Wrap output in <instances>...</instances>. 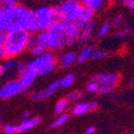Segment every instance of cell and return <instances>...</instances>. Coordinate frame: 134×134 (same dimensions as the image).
Wrapping results in <instances>:
<instances>
[{
    "mask_svg": "<svg viewBox=\"0 0 134 134\" xmlns=\"http://www.w3.org/2000/svg\"><path fill=\"white\" fill-rule=\"evenodd\" d=\"M14 16H15V20H22L30 12V9L25 6V5L18 4L14 8Z\"/></svg>",
    "mask_w": 134,
    "mask_h": 134,
    "instance_id": "cell-18",
    "label": "cell"
},
{
    "mask_svg": "<svg viewBox=\"0 0 134 134\" xmlns=\"http://www.w3.org/2000/svg\"><path fill=\"white\" fill-rule=\"evenodd\" d=\"M74 81H75V76L73 74H67L65 77H63L62 79L59 80V85L62 88H69L73 85Z\"/></svg>",
    "mask_w": 134,
    "mask_h": 134,
    "instance_id": "cell-24",
    "label": "cell"
},
{
    "mask_svg": "<svg viewBox=\"0 0 134 134\" xmlns=\"http://www.w3.org/2000/svg\"><path fill=\"white\" fill-rule=\"evenodd\" d=\"M125 5L129 9H134V0H126Z\"/></svg>",
    "mask_w": 134,
    "mask_h": 134,
    "instance_id": "cell-38",
    "label": "cell"
},
{
    "mask_svg": "<svg viewBox=\"0 0 134 134\" xmlns=\"http://www.w3.org/2000/svg\"><path fill=\"white\" fill-rule=\"evenodd\" d=\"M79 1L83 6L89 8L94 12L99 9V8L101 7V5L103 3L101 0H79Z\"/></svg>",
    "mask_w": 134,
    "mask_h": 134,
    "instance_id": "cell-21",
    "label": "cell"
},
{
    "mask_svg": "<svg viewBox=\"0 0 134 134\" xmlns=\"http://www.w3.org/2000/svg\"><path fill=\"white\" fill-rule=\"evenodd\" d=\"M130 32H131V30H130V27H125V28L121 29V30H117L116 32H114L113 34V36H114V38H127L130 34Z\"/></svg>",
    "mask_w": 134,
    "mask_h": 134,
    "instance_id": "cell-28",
    "label": "cell"
},
{
    "mask_svg": "<svg viewBox=\"0 0 134 134\" xmlns=\"http://www.w3.org/2000/svg\"><path fill=\"white\" fill-rule=\"evenodd\" d=\"M119 80L118 73H98L92 76V81H95L100 85L114 86Z\"/></svg>",
    "mask_w": 134,
    "mask_h": 134,
    "instance_id": "cell-10",
    "label": "cell"
},
{
    "mask_svg": "<svg viewBox=\"0 0 134 134\" xmlns=\"http://www.w3.org/2000/svg\"><path fill=\"white\" fill-rule=\"evenodd\" d=\"M0 121H1V116H0Z\"/></svg>",
    "mask_w": 134,
    "mask_h": 134,
    "instance_id": "cell-47",
    "label": "cell"
},
{
    "mask_svg": "<svg viewBox=\"0 0 134 134\" xmlns=\"http://www.w3.org/2000/svg\"><path fill=\"white\" fill-rule=\"evenodd\" d=\"M18 5L17 0H2V7L7 9H14Z\"/></svg>",
    "mask_w": 134,
    "mask_h": 134,
    "instance_id": "cell-35",
    "label": "cell"
},
{
    "mask_svg": "<svg viewBox=\"0 0 134 134\" xmlns=\"http://www.w3.org/2000/svg\"><path fill=\"white\" fill-rule=\"evenodd\" d=\"M37 76H38V75H37L35 72L29 69L28 71H27L25 75H23V76L20 77L19 82H20L21 85H22V87L24 88V90L29 89V88L33 85V83H34V82H35V80H36Z\"/></svg>",
    "mask_w": 134,
    "mask_h": 134,
    "instance_id": "cell-13",
    "label": "cell"
},
{
    "mask_svg": "<svg viewBox=\"0 0 134 134\" xmlns=\"http://www.w3.org/2000/svg\"><path fill=\"white\" fill-rule=\"evenodd\" d=\"M83 96V92L80 90H73V91L69 92L67 96V99L69 100V102L70 103H77L80 98Z\"/></svg>",
    "mask_w": 134,
    "mask_h": 134,
    "instance_id": "cell-26",
    "label": "cell"
},
{
    "mask_svg": "<svg viewBox=\"0 0 134 134\" xmlns=\"http://www.w3.org/2000/svg\"><path fill=\"white\" fill-rule=\"evenodd\" d=\"M22 119L23 120H28V119H30V113L27 112V111H25V112L23 113Z\"/></svg>",
    "mask_w": 134,
    "mask_h": 134,
    "instance_id": "cell-42",
    "label": "cell"
},
{
    "mask_svg": "<svg viewBox=\"0 0 134 134\" xmlns=\"http://www.w3.org/2000/svg\"><path fill=\"white\" fill-rule=\"evenodd\" d=\"M78 62V54L74 51H64L57 58V65L61 69H69Z\"/></svg>",
    "mask_w": 134,
    "mask_h": 134,
    "instance_id": "cell-9",
    "label": "cell"
},
{
    "mask_svg": "<svg viewBox=\"0 0 134 134\" xmlns=\"http://www.w3.org/2000/svg\"><path fill=\"white\" fill-rule=\"evenodd\" d=\"M68 119H69V114H66V113H63V114H59L57 116V118L50 125V129L54 130V129H57V127H61V126H63L67 122Z\"/></svg>",
    "mask_w": 134,
    "mask_h": 134,
    "instance_id": "cell-22",
    "label": "cell"
},
{
    "mask_svg": "<svg viewBox=\"0 0 134 134\" xmlns=\"http://www.w3.org/2000/svg\"><path fill=\"white\" fill-rule=\"evenodd\" d=\"M29 70L28 69V64L25 62H22L20 64H18L17 66V72H18V75L19 76H23V75H25L27 71Z\"/></svg>",
    "mask_w": 134,
    "mask_h": 134,
    "instance_id": "cell-33",
    "label": "cell"
},
{
    "mask_svg": "<svg viewBox=\"0 0 134 134\" xmlns=\"http://www.w3.org/2000/svg\"><path fill=\"white\" fill-rule=\"evenodd\" d=\"M25 91L19 80H11L0 87V98L8 99Z\"/></svg>",
    "mask_w": 134,
    "mask_h": 134,
    "instance_id": "cell-6",
    "label": "cell"
},
{
    "mask_svg": "<svg viewBox=\"0 0 134 134\" xmlns=\"http://www.w3.org/2000/svg\"><path fill=\"white\" fill-rule=\"evenodd\" d=\"M93 16H94V11L92 10V9H90L89 8L83 6V8H82V9L80 11V14H79L78 20L86 24L87 22L93 20Z\"/></svg>",
    "mask_w": 134,
    "mask_h": 134,
    "instance_id": "cell-17",
    "label": "cell"
},
{
    "mask_svg": "<svg viewBox=\"0 0 134 134\" xmlns=\"http://www.w3.org/2000/svg\"><path fill=\"white\" fill-rule=\"evenodd\" d=\"M29 50H30V54L33 56H35V57H38V56L41 55V54H43L45 52H46L45 48H43L42 46H40V45H38V44H36L35 46L31 47Z\"/></svg>",
    "mask_w": 134,
    "mask_h": 134,
    "instance_id": "cell-27",
    "label": "cell"
},
{
    "mask_svg": "<svg viewBox=\"0 0 134 134\" xmlns=\"http://www.w3.org/2000/svg\"><path fill=\"white\" fill-rule=\"evenodd\" d=\"M3 65L5 67V69L8 71V70H12L15 68H17L18 64H17V62L14 60L13 58H7V60L5 61V63Z\"/></svg>",
    "mask_w": 134,
    "mask_h": 134,
    "instance_id": "cell-31",
    "label": "cell"
},
{
    "mask_svg": "<svg viewBox=\"0 0 134 134\" xmlns=\"http://www.w3.org/2000/svg\"><path fill=\"white\" fill-rule=\"evenodd\" d=\"M35 14L38 19V25L41 30H48L54 22L55 21L53 8L50 7H40L35 10Z\"/></svg>",
    "mask_w": 134,
    "mask_h": 134,
    "instance_id": "cell-5",
    "label": "cell"
},
{
    "mask_svg": "<svg viewBox=\"0 0 134 134\" xmlns=\"http://www.w3.org/2000/svg\"><path fill=\"white\" fill-rule=\"evenodd\" d=\"M5 57V50H4V41L0 40V58Z\"/></svg>",
    "mask_w": 134,
    "mask_h": 134,
    "instance_id": "cell-39",
    "label": "cell"
},
{
    "mask_svg": "<svg viewBox=\"0 0 134 134\" xmlns=\"http://www.w3.org/2000/svg\"><path fill=\"white\" fill-rule=\"evenodd\" d=\"M59 87H60V85H59V80L54 81L44 90H40V91H36L34 92V93H32L31 98L35 101H40V100L47 99V98H51L57 91V89Z\"/></svg>",
    "mask_w": 134,
    "mask_h": 134,
    "instance_id": "cell-8",
    "label": "cell"
},
{
    "mask_svg": "<svg viewBox=\"0 0 134 134\" xmlns=\"http://www.w3.org/2000/svg\"><path fill=\"white\" fill-rule=\"evenodd\" d=\"M36 42L38 45L42 46L43 48L47 49L48 47V40H49V35L47 30H41V31L36 33Z\"/></svg>",
    "mask_w": 134,
    "mask_h": 134,
    "instance_id": "cell-16",
    "label": "cell"
},
{
    "mask_svg": "<svg viewBox=\"0 0 134 134\" xmlns=\"http://www.w3.org/2000/svg\"><path fill=\"white\" fill-rule=\"evenodd\" d=\"M15 20L13 9L1 8L0 9V31L6 32L11 23Z\"/></svg>",
    "mask_w": 134,
    "mask_h": 134,
    "instance_id": "cell-11",
    "label": "cell"
},
{
    "mask_svg": "<svg viewBox=\"0 0 134 134\" xmlns=\"http://www.w3.org/2000/svg\"><path fill=\"white\" fill-rule=\"evenodd\" d=\"M112 25L116 29H119L124 25V19L121 15H115L112 20Z\"/></svg>",
    "mask_w": 134,
    "mask_h": 134,
    "instance_id": "cell-30",
    "label": "cell"
},
{
    "mask_svg": "<svg viewBox=\"0 0 134 134\" xmlns=\"http://www.w3.org/2000/svg\"><path fill=\"white\" fill-rule=\"evenodd\" d=\"M65 43L67 46H71L79 40L81 35V29H79L71 21H63Z\"/></svg>",
    "mask_w": 134,
    "mask_h": 134,
    "instance_id": "cell-7",
    "label": "cell"
},
{
    "mask_svg": "<svg viewBox=\"0 0 134 134\" xmlns=\"http://www.w3.org/2000/svg\"><path fill=\"white\" fill-rule=\"evenodd\" d=\"M2 8V0H0V9Z\"/></svg>",
    "mask_w": 134,
    "mask_h": 134,
    "instance_id": "cell-45",
    "label": "cell"
},
{
    "mask_svg": "<svg viewBox=\"0 0 134 134\" xmlns=\"http://www.w3.org/2000/svg\"><path fill=\"white\" fill-rule=\"evenodd\" d=\"M114 86H110V85H100L99 86V89H98V93L100 95H106L109 94L114 90Z\"/></svg>",
    "mask_w": 134,
    "mask_h": 134,
    "instance_id": "cell-36",
    "label": "cell"
},
{
    "mask_svg": "<svg viewBox=\"0 0 134 134\" xmlns=\"http://www.w3.org/2000/svg\"><path fill=\"white\" fill-rule=\"evenodd\" d=\"M68 106H69V100L67 98H60L59 100L56 101L55 105L54 108V112L56 115H59V114H63L66 110L68 109Z\"/></svg>",
    "mask_w": 134,
    "mask_h": 134,
    "instance_id": "cell-19",
    "label": "cell"
},
{
    "mask_svg": "<svg viewBox=\"0 0 134 134\" xmlns=\"http://www.w3.org/2000/svg\"><path fill=\"white\" fill-rule=\"evenodd\" d=\"M87 113H89V103L88 102H77L71 110V114L75 116L82 115Z\"/></svg>",
    "mask_w": 134,
    "mask_h": 134,
    "instance_id": "cell-14",
    "label": "cell"
},
{
    "mask_svg": "<svg viewBox=\"0 0 134 134\" xmlns=\"http://www.w3.org/2000/svg\"><path fill=\"white\" fill-rule=\"evenodd\" d=\"M31 34L22 31L14 34H6L4 40L5 58H13L28 48V40Z\"/></svg>",
    "mask_w": 134,
    "mask_h": 134,
    "instance_id": "cell-1",
    "label": "cell"
},
{
    "mask_svg": "<svg viewBox=\"0 0 134 134\" xmlns=\"http://www.w3.org/2000/svg\"><path fill=\"white\" fill-rule=\"evenodd\" d=\"M94 52V49L91 45H85L83 49L81 50L80 53L78 54V62L79 63H85L88 59L91 58V55Z\"/></svg>",
    "mask_w": 134,
    "mask_h": 134,
    "instance_id": "cell-15",
    "label": "cell"
},
{
    "mask_svg": "<svg viewBox=\"0 0 134 134\" xmlns=\"http://www.w3.org/2000/svg\"><path fill=\"white\" fill-rule=\"evenodd\" d=\"M31 120H32V122L34 123V125L37 126V125H38V124L40 123L41 119H40V116H34V117H32V118H31Z\"/></svg>",
    "mask_w": 134,
    "mask_h": 134,
    "instance_id": "cell-41",
    "label": "cell"
},
{
    "mask_svg": "<svg viewBox=\"0 0 134 134\" xmlns=\"http://www.w3.org/2000/svg\"><path fill=\"white\" fill-rule=\"evenodd\" d=\"M98 109V102L97 101H91L89 102V113H92Z\"/></svg>",
    "mask_w": 134,
    "mask_h": 134,
    "instance_id": "cell-37",
    "label": "cell"
},
{
    "mask_svg": "<svg viewBox=\"0 0 134 134\" xmlns=\"http://www.w3.org/2000/svg\"><path fill=\"white\" fill-rule=\"evenodd\" d=\"M130 85H134V79H132L131 81H130Z\"/></svg>",
    "mask_w": 134,
    "mask_h": 134,
    "instance_id": "cell-44",
    "label": "cell"
},
{
    "mask_svg": "<svg viewBox=\"0 0 134 134\" xmlns=\"http://www.w3.org/2000/svg\"><path fill=\"white\" fill-rule=\"evenodd\" d=\"M3 132L4 134H15L16 132V126L11 125V124H6L3 127Z\"/></svg>",
    "mask_w": 134,
    "mask_h": 134,
    "instance_id": "cell-34",
    "label": "cell"
},
{
    "mask_svg": "<svg viewBox=\"0 0 134 134\" xmlns=\"http://www.w3.org/2000/svg\"><path fill=\"white\" fill-rule=\"evenodd\" d=\"M94 28H95L94 20H91L85 24V25L83 26V28L82 29V31H81L80 38H79V40H78L79 44L85 45L89 41V40L92 37V34H93V31H94Z\"/></svg>",
    "mask_w": 134,
    "mask_h": 134,
    "instance_id": "cell-12",
    "label": "cell"
},
{
    "mask_svg": "<svg viewBox=\"0 0 134 134\" xmlns=\"http://www.w3.org/2000/svg\"><path fill=\"white\" fill-rule=\"evenodd\" d=\"M22 31H26L25 29V26L22 23L18 20H14L11 23V25L9 26V28L7 29L6 34H14V33H19Z\"/></svg>",
    "mask_w": 134,
    "mask_h": 134,
    "instance_id": "cell-20",
    "label": "cell"
},
{
    "mask_svg": "<svg viewBox=\"0 0 134 134\" xmlns=\"http://www.w3.org/2000/svg\"><path fill=\"white\" fill-rule=\"evenodd\" d=\"M7 71L6 69H5V67H4V65H0V78L3 76L5 74V72Z\"/></svg>",
    "mask_w": 134,
    "mask_h": 134,
    "instance_id": "cell-43",
    "label": "cell"
},
{
    "mask_svg": "<svg viewBox=\"0 0 134 134\" xmlns=\"http://www.w3.org/2000/svg\"><path fill=\"white\" fill-rule=\"evenodd\" d=\"M34 127H35V125L32 122L31 118L28 119V120H23L18 126H16V131L17 132L27 131V130H32Z\"/></svg>",
    "mask_w": 134,
    "mask_h": 134,
    "instance_id": "cell-23",
    "label": "cell"
},
{
    "mask_svg": "<svg viewBox=\"0 0 134 134\" xmlns=\"http://www.w3.org/2000/svg\"><path fill=\"white\" fill-rule=\"evenodd\" d=\"M57 66V60L54 53L48 51L41 55L35 57L28 63V69L37 75H48L54 71Z\"/></svg>",
    "mask_w": 134,
    "mask_h": 134,
    "instance_id": "cell-2",
    "label": "cell"
},
{
    "mask_svg": "<svg viewBox=\"0 0 134 134\" xmlns=\"http://www.w3.org/2000/svg\"><path fill=\"white\" fill-rule=\"evenodd\" d=\"M106 56H107V52L103 51V50H94L90 59L93 61H96V60H99V59H103Z\"/></svg>",
    "mask_w": 134,
    "mask_h": 134,
    "instance_id": "cell-29",
    "label": "cell"
},
{
    "mask_svg": "<svg viewBox=\"0 0 134 134\" xmlns=\"http://www.w3.org/2000/svg\"><path fill=\"white\" fill-rule=\"evenodd\" d=\"M110 29H111V23L110 22H105L103 23L100 26L98 27V31L96 33V37L98 38H102L107 35L110 32Z\"/></svg>",
    "mask_w": 134,
    "mask_h": 134,
    "instance_id": "cell-25",
    "label": "cell"
},
{
    "mask_svg": "<svg viewBox=\"0 0 134 134\" xmlns=\"http://www.w3.org/2000/svg\"><path fill=\"white\" fill-rule=\"evenodd\" d=\"M96 132V127L94 126H91V127H87L86 130H85V134H94Z\"/></svg>",
    "mask_w": 134,
    "mask_h": 134,
    "instance_id": "cell-40",
    "label": "cell"
},
{
    "mask_svg": "<svg viewBox=\"0 0 134 134\" xmlns=\"http://www.w3.org/2000/svg\"><path fill=\"white\" fill-rule=\"evenodd\" d=\"M47 31L49 35L47 49L52 53H57L61 51L66 46L63 22L54 21Z\"/></svg>",
    "mask_w": 134,
    "mask_h": 134,
    "instance_id": "cell-4",
    "label": "cell"
},
{
    "mask_svg": "<svg viewBox=\"0 0 134 134\" xmlns=\"http://www.w3.org/2000/svg\"><path fill=\"white\" fill-rule=\"evenodd\" d=\"M99 86L100 85L95 81H91L90 83H87L86 85V91L89 92V93H95V92H98L99 89Z\"/></svg>",
    "mask_w": 134,
    "mask_h": 134,
    "instance_id": "cell-32",
    "label": "cell"
},
{
    "mask_svg": "<svg viewBox=\"0 0 134 134\" xmlns=\"http://www.w3.org/2000/svg\"><path fill=\"white\" fill-rule=\"evenodd\" d=\"M101 1H102V2H104V1H106V0H101Z\"/></svg>",
    "mask_w": 134,
    "mask_h": 134,
    "instance_id": "cell-46",
    "label": "cell"
},
{
    "mask_svg": "<svg viewBox=\"0 0 134 134\" xmlns=\"http://www.w3.org/2000/svg\"><path fill=\"white\" fill-rule=\"evenodd\" d=\"M83 8L79 0H66L59 6L53 8L55 21H75L78 19L80 11Z\"/></svg>",
    "mask_w": 134,
    "mask_h": 134,
    "instance_id": "cell-3",
    "label": "cell"
}]
</instances>
